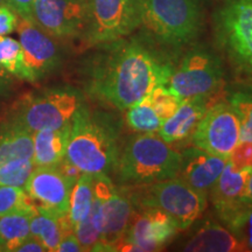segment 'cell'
Here are the masks:
<instances>
[{
    "label": "cell",
    "instance_id": "obj_15",
    "mask_svg": "<svg viewBox=\"0 0 252 252\" xmlns=\"http://www.w3.org/2000/svg\"><path fill=\"white\" fill-rule=\"evenodd\" d=\"M17 31L23 49L24 62L35 82L59 67L61 54L53 37L31 19H18Z\"/></svg>",
    "mask_w": 252,
    "mask_h": 252
},
{
    "label": "cell",
    "instance_id": "obj_12",
    "mask_svg": "<svg viewBox=\"0 0 252 252\" xmlns=\"http://www.w3.org/2000/svg\"><path fill=\"white\" fill-rule=\"evenodd\" d=\"M94 195L100 202L103 219V236L98 251H116L124 238L134 207L106 174L94 175Z\"/></svg>",
    "mask_w": 252,
    "mask_h": 252
},
{
    "label": "cell",
    "instance_id": "obj_4",
    "mask_svg": "<svg viewBox=\"0 0 252 252\" xmlns=\"http://www.w3.org/2000/svg\"><path fill=\"white\" fill-rule=\"evenodd\" d=\"M145 35L172 53L190 45L203 28L200 0H139Z\"/></svg>",
    "mask_w": 252,
    "mask_h": 252
},
{
    "label": "cell",
    "instance_id": "obj_35",
    "mask_svg": "<svg viewBox=\"0 0 252 252\" xmlns=\"http://www.w3.org/2000/svg\"><path fill=\"white\" fill-rule=\"evenodd\" d=\"M83 251V248L78 241L74 231L67 232L62 236L60 241L59 247L56 249V252H81Z\"/></svg>",
    "mask_w": 252,
    "mask_h": 252
},
{
    "label": "cell",
    "instance_id": "obj_29",
    "mask_svg": "<svg viewBox=\"0 0 252 252\" xmlns=\"http://www.w3.org/2000/svg\"><path fill=\"white\" fill-rule=\"evenodd\" d=\"M36 206L23 187L1 186L0 187V216L18 212H33Z\"/></svg>",
    "mask_w": 252,
    "mask_h": 252
},
{
    "label": "cell",
    "instance_id": "obj_18",
    "mask_svg": "<svg viewBox=\"0 0 252 252\" xmlns=\"http://www.w3.org/2000/svg\"><path fill=\"white\" fill-rule=\"evenodd\" d=\"M213 97L182 100L174 115L162 123L158 131L159 137L169 145L180 143L191 137L208 109L215 103Z\"/></svg>",
    "mask_w": 252,
    "mask_h": 252
},
{
    "label": "cell",
    "instance_id": "obj_27",
    "mask_svg": "<svg viewBox=\"0 0 252 252\" xmlns=\"http://www.w3.org/2000/svg\"><path fill=\"white\" fill-rule=\"evenodd\" d=\"M0 68L11 76L19 77L31 83L35 82L24 62L20 42L7 35H0Z\"/></svg>",
    "mask_w": 252,
    "mask_h": 252
},
{
    "label": "cell",
    "instance_id": "obj_2",
    "mask_svg": "<svg viewBox=\"0 0 252 252\" xmlns=\"http://www.w3.org/2000/svg\"><path fill=\"white\" fill-rule=\"evenodd\" d=\"M123 121L115 113L93 111L84 103L70 122L65 159L88 174L115 172L123 143Z\"/></svg>",
    "mask_w": 252,
    "mask_h": 252
},
{
    "label": "cell",
    "instance_id": "obj_38",
    "mask_svg": "<svg viewBox=\"0 0 252 252\" xmlns=\"http://www.w3.org/2000/svg\"><path fill=\"white\" fill-rule=\"evenodd\" d=\"M245 203L248 206H252V171L249 176L248 182H247V188H245V195H244Z\"/></svg>",
    "mask_w": 252,
    "mask_h": 252
},
{
    "label": "cell",
    "instance_id": "obj_5",
    "mask_svg": "<svg viewBox=\"0 0 252 252\" xmlns=\"http://www.w3.org/2000/svg\"><path fill=\"white\" fill-rule=\"evenodd\" d=\"M213 23L216 45L239 83L252 86V0H222Z\"/></svg>",
    "mask_w": 252,
    "mask_h": 252
},
{
    "label": "cell",
    "instance_id": "obj_14",
    "mask_svg": "<svg viewBox=\"0 0 252 252\" xmlns=\"http://www.w3.org/2000/svg\"><path fill=\"white\" fill-rule=\"evenodd\" d=\"M72 186L58 166H47L34 167L24 189L37 209L61 219L68 216Z\"/></svg>",
    "mask_w": 252,
    "mask_h": 252
},
{
    "label": "cell",
    "instance_id": "obj_32",
    "mask_svg": "<svg viewBox=\"0 0 252 252\" xmlns=\"http://www.w3.org/2000/svg\"><path fill=\"white\" fill-rule=\"evenodd\" d=\"M226 226L243 244L245 250L252 251V206L245 207Z\"/></svg>",
    "mask_w": 252,
    "mask_h": 252
},
{
    "label": "cell",
    "instance_id": "obj_11",
    "mask_svg": "<svg viewBox=\"0 0 252 252\" xmlns=\"http://www.w3.org/2000/svg\"><path fill=\"white\" fill-rule=\"evenodd\" d=\"M32 18L55 39H82L89 20V0H34Z\"/></svg>",
    "mask_w": 252,
    "mask_h": 252
},
{
    "label": "cell",
    "instance_id": "obj_34",
    "mask_svg": "<svg viewBox=\"0 0 252 252\" xmlns=\"http://www.w3.org/2000/svg\"><path fill=\"white\" fill-rule=\"evenodd\" d=\"M18 14L7 5H0V35H7L17 30Z\"/></svg>",
    "mask_w": 252,
    "mask_h": 252
},
{
    "label": "cell",
    "instance_id": "obj_24",
    "mask_svg": "<svg viewBox=\"0 0 252 252\" xmlns=\"http://www.w3.org/2000/svg\"><path fill=\"white\" fill-rule=\"evenodd\" d=\"M226 102L241 123V141H252V86L238 83L226 93Z\"/></svg>",
    "mask_w": 252,
    "mask_h": 252
},
{
    "label": "cell",
    "instance_id": "obj_36",
    "mask_svg": "<svg viewBox=\"0 0 252 252\" xmlns=\"http://www.w3.org/2000/svg\"><path fill=\"white\" fill-rule=\"evenodd\" d=\"M33 2L34 0H7V6L13 9L18 14V17L33 20V18H32Z\"/></svg>",
    "mask_w": 252,
    "mask_h": 252
},
{
    "label": "cell",
    "instance_id": "obj_40",
    "mask_svg": "<svg viewBox=\"0 0 252 252\" xmlns=\"http://www.w3.org/2000/svg\"><path fill=\"white\" fill-rule=\"evenodd\" d=\"M0 252H6V249L4 248V245L0 243Z\"/></svg>",
    "mask_w": 252,
    "mask_h": 252
},
{
    "label": "cell",
    "instance_id": "obj_1",
    "mask_svg": "<svg viewBox=\"0 0 252 252\" xmlns=\"http://www.w3.org/2000/svg\"><path fill=\"white\" fill-rule=\"evenodd\" d=\"M87 70V90L97 102L125 111L154 88L166 86L175 68L172 53L149 36H126L99 47Z\"/></svg>",
    "mask_w": 252,
    "mask_h": 252
},
{
    "label": "cell",
    "instance_id": "obj_30",
    "mask_svg": "<svg viewBox=\"0 0 252 252\" xmlns=\"http://www.w3.org/2000/svg\"><path fill=\"white\" fill-rule=\"evenodd\" d=\"M34 165L32 160H17L0 165V187L17 186L23 187L30 178Z\"/></svg>",
    "mask_w": 252,
    "mask_h": 252
},
{
    "label": "cell",
    "instance_id": "obj_22",
    "mask_svg": "<svg viewBox=\"0 0 252 252\" xmlns=\"http://www.w3.org/2000/svg\"><path fill=\"white\" fill-rule=\"evenodd\" d=\"M35 210L0 216V243L4 245L6 252L17 251L31 235V219Z\"/></svg>",
    "mask_w": 252,
    "mask_h": 252
},
{
    "label": "cell",
    "instance_id": "obj_7",
    "mask_svg": "<svg viewBox=\"0 0 252 252\" xmlns=\"http://www.w3.org/2000/svg\"><path fill=\"white\" fill-rule=\"evenodd\" d=\"M224 80V68L217 54L203 46H194L182 56L166 87L181 100L213 97Z\"/></svg>",
    "mask_w": 252,
    "mask_h": 252
},
{
    "label": "cell",
    "instance_id": "obj_28",
    "mask_svg": "<svg viewBox=\"0 0 252 252\" xmlns=\"http://www.w3.org/2000/svg\"><path fill=\"white\" fill-rule=\"evenodd\" d=\"M126 124L135 132L154 133L161 127L162 121L154 110L149 94L126 110Z\"/></svg>",
    "mask_w": 252,
    "mask_h": 252
},
{
    "label": "cell",
    "instance_id": "obj_3",
    "mask_svg": "<svg viewBox=\"0 0 252 252\" xmlns=\"http://www.w3.org/2000/svg\"><path fill=\"white\" fill-rule=\"evenodd\" d=\"M181 154L159 135H131L123 143L115 168L116 181L121 187L154 184L176 178Z\"/></svg>",
    "mask_w": 252,
    "mask_h": 252
},
{
    "label": "cell",
    "instance_id": "obj_33",
    "mask_svg": "<svg viewBox=\"0 0 252 252\" xmlns=\"http://www.w3.org/2000/svg\"><path fill=\"white\" fill-rule=\"evenodd\" d=\"M228 160L238 169L252 168V141H239Z\"/></svg>",
    "mask_w": 252,
    "mask_h": 252
},
{
    "label": "cell",
    "instance_id": "obj_37",
    "mask_svg": "<svg viewBox=\"0 0 252 252\" xmlns=\"http://www.w3.org/2000/svg\"><path fill=\"white\" fill-rule=\"evenodd\" d=\"M43 244L34 236L30 235L17 249V252H46Z\"/></svg>",
    "mask_w": 252,
    "mask_h": 252
},
{
    "label": "cell",
    "instance_id": "obj_16",
    "mask_svg": "<svg viewBox=\"0 0 252 252\" xmlns=\"http://www.w3.org/2000/svg\"><path fill=\"white\" fill-rule=\"evenodd\" d=\"M251 171L252 168H236L228 160L222 174L210 190V201L214 210L225 225H228L238 213L248 207L244 195Z\"/></svg>",
    "mask_w": 252,
    "mask_h": 252
},
{
    "label": "cell",
    "instance_id": "obj_20",
    "mask_svg": "<svg viewBox=\"0 0 252 252\" xmlns=\"http://www.w3.org/2000/svg\"><path fill=\"white\" fill-rule=\"evenodd\" d=\"M70 124L60 128H46L33 133L34 167L58 166L67 153Z\"/></svg>",
    "mask_w": 252,
    "mask_h": 252
},
{
    "label": "cell",
    "instance_id": "obj_25",
    "mask_svg": "<svg viewBox=\"0 0 252 252\" xmlns=\"http://www.w3.org/2000/svg\"><path fill=\"white\" fill-rule=\"evenodd\" d=\"M74 232L83 251H98L103 236V219L100 202L94 195L89 214L83 220L74 225Z\"/></svg>",
    "mask_w": 252,
    "mask_h": 252
},
{
    "label": "cell",
    "instance_id": "obj_41",
    "mask_svg": "<svg viewBox=\"0 0 252 252\" xmlns=\"http://www.w3.org/2000/svg\"><path fill=\"white\" fill-rule=\"evenodd\" d=\"M0 5H7V0H0Z\"/></svg>",
    "mask_w": 252,
    "mask_h": 252
},
{
    "label": "cell",
    "instance_id": "obj_21",
    "mask_svg": "<svg viewBox=\"0 0 252 252\" xmlns=\"http://www.w3.org/2000/svg\"><path fill=\"white\" fill-rule=\"evenodd\" d=\"M33 159V133L13 119L0 131V165Z\"/></svg>",
    "mask_w": 252,
    "mask_h": 252
},
{
    "label": "cell",
    "instance_id": "obj_39",
    "mask_svg": "<svg viewBox=\"0 0 252 252\" xmlns=\"http://www.w3.org/2000/svg\"><path fill=\"white\" fill-rule=\"evenodd\" d=\"M11 83V75L0 68V91L7 88Z\"/></svg>",
    "mask_w": 252,
    "mask_h": 252
},
{
    "label": "cell",
    "instance_id": "obj_19",
    "mask_svg": "<svg viewBox=\"0 0 252 252\" xmlns=\"http://www.w3.org/2000/svg\"><path fill=\"white\" fill-rule=\"evenodd\" d=\"M182 251L239 252L247 250L229 229L216 222H207L186 242Z\"/></svg>",
    "mask_w": 252,
    "mask_h": 252
},
{
    "label": "cell",
    "instance_id": "obj_10",
    "mask_svg": "<svg viewBox=\"0 0 252 252\" xmlns=\"http://www.w3.org/2000/svg\"><path fill=\"white\" fill-rule=\"evenodd\" d=\"M241 141V123L228 102L214 103L191 135L195 147L229 159Z\"/></svg>",
    "mask_w": 252,
    "mask_h": 252
},
{
    "label": "cell",
    "instance_id": "obj_17",
    "mask_svg": "<svg viewBox=\"0 0 252 252\" xmlns=\"http://www.w3.org/2000/svg\"><path fill=\"white\" fill-rule=\"evenodd\" d=\"M181 154L178 178L200 193L209 195L219 180L228 159L203 151L198 147H189Z\"/></svg>",
    "mask_w": 252,
    "mask_h": 252
},
{
    "label": "cell",
    "instance_id": "obj_13",
    "mask_svg": "<svg viewBox=\"0 0 252 252\" xmlns=\"http://www.w3.org/2000/svg\"><path fill=\"white\" fill-rule=\"evenodd\" d=\"M179 228L172 217L157 208H134L119 251H158Z\"/></svg>",
    "mask_w": 252,
    "mask_h": 252
},
{
    "label": "cell",
    "instance_id": "obj_9",
    "mask_svg": "<svg viewBox=\"0 0 252 252\" xmlns=\"http://www.w3.org/2000/svg\"><path fill=\"white\" fill-rule=\"evenodd\" d=\"M84 104V97L72 88H55L28 97L14 119L32 133L46 128H60L70 124Z\"/></svg>",
    "mask_w": 252,
    "mask_h": 252
},
{
    "label": "cell",
    "instance_id": "obj_6",
    "mask_svg": "<svg viewBox=\"0 0 252 252\" xmlns=\"http://www.w3.org/2000/svg\"><path fill=\"white\" fill-rule=\"evenodd\" d=\"M134 208H157L168 214L179 230H186L202 215L208 195L195 190L180 178L121 188Z\"/></svg>",
    "mask_w": 252,
    "mask_h": 252
},
{
    "label": "cell",
    "instance_id": "obj_26",
    "mask_svg": "<svg viewBox=\"0 0 252 252\" xmlns=\"http://www.w3.org/2000/svg\"><path fill=\"white\" fill-rule=\"evenodd\" d=\"M31 235L39 239L47 251L56 252L63 235L61 219L36 208L31 219Z\"/></svg>",
    "mask_w": 252,
    "mask_h": 252
},
{
    "label": "cell",
    "instance_id": "obj_8",
    "mask_svg": "<svg viewBox=\"0 0 252 252\" xmlns=\"http://www.w3.org/2000/svg\"><path fill=\"white\" fill-rule=\"evenodd\" d=\"M139 0H89V20L83 42L103 47L131 35L140 27Z\"/></svg>",
    "mask_w": 252,
    "mask_h": 252
},
{
    "label": "cell",
    "instance_id": "obj_23",
    "mask_svg": "<svg viewBox=\"0 0 252 252\" xmlns=\"http://www.w3.org/2000/svg\"><path fill=\"white\" fill-rule=\"evenodd\" d=\"M94 201V175L82 173L72 186L69 200L68 219L72 228L89 214Z\"/></svg>",
    "mask_w": 252,
    "mask_h": 252
},
{
    "label": "cell",
    "instance_id": "obj_31",
    "mask_svg": "<svg viewBox=\"0 0 252 252\" xmlns=\"http://www.w3.org/2000/svg\"><path fill=\"white\" fill-rule=\"evenodd\" d=\"M149 97L160 119L165 122L176 112L182 100L166 86H159L151 91Z\"/></svg>",
    "mask_w": 252,
    "mask_h": 252
}]
</instances>
